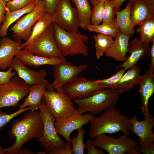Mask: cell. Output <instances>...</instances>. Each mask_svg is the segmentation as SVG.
<instances>
[{
	"label": "cell",
	"instance_id": "6da1fadb",
	"mask_svg": "<svg viewBox=\"0 0 154 154\" xmlns=\"http://www.w3.org/2000/svg\"><path fill=\"white\" fill-rule=\"evenodd\" d=\"M31 111L26 114L21 120H15L12 122L9 134L15 139V142L11 146L3 148L5 154H18L29 140L33 138L38 139L41 137L43 122L40 112Z\"/></svg>",
	"mask_w": 154,
	"mask_h": 154
},
{
	"label": "cell",
	"instance_id": "7a4b0ae2",
	"mask_svg": "<svg viewBox=\"0 0 154 154\" xmlns=\"http://www.w3.org/2000/svg\"><path fill=\"white\" fill-rule=\"evenodd\" d=\"M90 122L89 134L92 138L102 134L119 131L129 137L131 133L132 123L129 116L124 115L115 107L106 110L100 116H93Z\"/></svg>",
	"mask_w": 154,
	"mask_h": 154
},
{
	"label": "cell",
	"instance_id": "3957f363",
	"mask_svg": "<svg viewBox=\"0 0 154 154\" xmlns=\"http://www.w3.org/2000/svg\"><path fill=\"white\" fill-rule=\"evenodd\" d=\"M120 94L116 89L103 88L93 91L84 98L73 101L78 105L77 109L78 113L82 114L90 112L93 115L115 107L119 100Z\"/></svg>",
	"mask_w": 154,
	"mask_h": 154
},
{
	"label": "cell",
	"instance_id": "277c9868",
	"mask_svg": "<svg viewBox=\"0 0 154 154\" xmlns=\"http://www.w3.org/2000/svg\"><path fill=\"white\" fill-rule=\"evenodd\" d=\"M54 37L57 46L63 56L81 54L86 57L88 54L85 44L89 40L87 35L79 31H67L52 23Z\"/></svg>",
	"mask_w": 154,
	"mask_h": 154
},
{
	"label": "cell",
	"instance_id": "5b68a950",
	"mask_svg": "<svg viewBox=\"0 0 154 154\" xmlns=\"http://www.w3.org/2000/svg\"><path fill=\"white\" fill-rule=\"evenodd\" d=\"M94 139L92 141L94 145L109 154H141L137 142L124 134L114 138L102 134Z\"/></svg>",
	"mask_w": 154,
	"mask_h": 154
},
{
	"label": "cell",
	"instance_id": "8992f818",
	"mask_svg": "<svg viewBox=\"0 0 154 154\" xmlns=\"http://www.w3.org/2000/svg\"><path fill=\"white\" fill-rule=\"evenodd\" d=\"M43 98L48 110L56 120L65 119L78 113L72 100L62 90H46Z\"/></svg>",
	"mask_w": 154,
	"mask_h": 154
},
{
	"label": "cell",
	"instance_id": "52a82bcc",
	"mask_svg": "<svg viewBox=\"0 0 154 154\" xmlns=\"http://www.w3.org/2000/svg\"><path fill=\"white\" fill-rule=\"evenodd\" d=\"M31 86L18 76L12 77L7 83L0 84V109L16 106L28 94Z\"/></svg>",
	"mask_w": 154,
	"mask_h": 154
},
{
	"label": "cell",
	"instance_id": "ba28073f",
	"mask_svg": "<svg viewBox=\"0 0 154 154\" xmlns=\"http://www.w3.org/2000/svg\"><path fill=\"white\" fill-rule=\"evenodd\" d=\"M39 109L43 122L42 134L38 139L40 145L47 152L54 148H63L65 143L59 137L56 129V119L48 110L43 98Z\"/></svg>",
	"mask_w": 154,
	"mask_h": 154
},
{
	"label": "cell",
	"instance_id": "9c48e42d",
	"mask_svg": "<svg viewBox=\"0 0 154 154\" xmlns=\"http://www.w3.org/2000/svg\"><path fill=\"white\" fill-rule=\"evenodd\" d=\"M46 13L44 0H39L31 12L17 20L8 31L12 32L13 37L15 40L26 41L31 35L34 24Z\"/></svg>",
	"mask_w": 154,
	"mask_h": 154
},
{
	"label": "cell",
	"instance_id": "30bf717a",
	"mask_svg": "<svg viewBox=\"0 0 154 154\" xmlns=\"http://www.w3.org/2000/svg\"><path fill=\"white\" fill-rule=\"evenodd\" d=\"M88 67L86 64L74 66L71 62L67 60L53 66L54 80L49 84L47 90H62L64 85L76 80L79 74Z\"/></svg>",
	"mask_w": 154,
	"mask_h": 154
},
{
	"label": "cell",
	"instance_id": "8fae6325",
	"mask_svg": "<svg viewBox=\"0 0 154 154\" xmlns=\"http://www.w3.org/2000/svg\"><path fill=\"white\" fill-rule=\"evenodd\" d=\"M35 55L48 58H65L59 49L55 40L52 23L38 39L26 48Z\"/></svg>",
	"mask_w": 154,
	"mask_h": 154
},
{
	"label": "cell",
	"instance_id": "7c38bea8",
	"mask_svg": "<svg viewBox=\"0 0 154 154\" xmlns=\"http://www.w3.org/2000/svg\"><path fill=\"white\" fill-rule=\"evenodd\" d=\"M70 0H61L51 15L52 23L67 31L77 32L80 24L76 8Z\"/></svg>",
	"mask_w": 154,
	"mask_h": 154
},
{
	"label": "cell",
	"instance_id": "4fadbf2b",
	"mask_svg": "<svg viewBox=\"0 0 154 154\" xmlns=\"http://www.w3.org/2000/svg\"><path fill=\"white\" fill-rule=\"evenodd\" d=\"M109 88L84 77L78 76L73 82L64 85L62 90L72 100L81 99L88 96L93 91L102 88Z\"/></svg>",
	"mask_w": 154,
	"mask_h": 154
},
{
	"label": "cell",
	"instance_id": "5bb4252c",
	"mask_svg": "<svg viewBox=\"0 0 154 154\" xmlns=\"http://www.w3.org/2000/svg\"><path fill=\"white\" fill-rule=\"evenodd\" d=\"M93 116L90 113L82 115L78 113L65 119L56 120L54 125L58 134L63 137L66 141L70 142L71 133L87 124Z\"/></svg>",
	"mask_w": 154,
	"mask_h": 154
},
{
	"label": "cell",
	"instance_id": "9a60e30c",
	"mask_svg": "<svg viewBox=\"0 0 154 154\" xmlns=\"http://www.w3.org/2000/svg\"><path fill=\"white\" fill-rule=\"evenodd\" d=\"M132 123L131 133L137 135L140 139V147L154 143V134L152 129L154 126V117L149 114L146 119L139 121L137 116L134 115L130 119Z\"/></svg>",
	"mask_w": 154,
	"mask_h": 154
},
{
	"label": "cell",
	"instance_id": "2e32d148",
	"mask_svg": "<svg viewBox=\"0 0 154 154\" xmlns=\"http://www.w3.org/2000/svg\"><path fill=\"white\" fill-rule=\"evenodd\" d=\"M131 2L130 17L134 27L154 17V0H135Z\"/></svg>",
	"mask_w": 154,
	"mask_h": 154
},
{
	"label": "cell",
	"instance_id": "e0dca14e",
	"mask_svg": "<svg viewBox=\"0 0 154 154\" xmlns=\"http://www.w3.org/2000/svg\"><path fill=\"white\" fill-rule=\"evenodd\" d=\"M21 41H16L5 37L0 40V68L5 70L11 67L14 57L23 48Z\"/></svg>",
	"mask_w": 154,
	"mask_h": 154
},
{
	"label": "cell",
	"instance_id": "ac0fdd59",
	"mask_svg": "<svg viewBox=\"0 0 154 154\" xmlns=\"http://www.w3.org/2000/svg\"><path fill=\"white\" fill-rule=\"evenodd\" d=\"M150 48L149 44L143 42L140 39H134L128 45L127 52L130 55L116 70L121 68L125 71L129 69L143 57L149 56Z\"/></svg>",
	"mask_w": 154,
	"mask_h": 154
},
{
	"label": "cell",
	"instance_id": "d6986e66",
	"mask_svg": "<svg viewBox=\"0 0 154 154\" xmlns=\"http://www.w3.org/2000/svg\"><path fill=\"white\" fill-rule=\"evenodd\" d=\"M139 85L141 104V109L144 119H146L150 114L148 110L149 101L154 92L153 72L149 70L145 74L141 75Z\"/></svg>",
	"mask_w": 154,
	"mask_h": 154
},
{
	"label": "cell",
	"instance_id": "ffe728a7",
	"mask_svg": "<svg viewBox=\"0 0 154 154\" xmlns=\"http://www.w3.org/2000/svg\"><path fill=\"white\" fill-rule=\"evenodd\" d=\"M11 67L19 77L31 85L42 82L46 79L47 75V72L44 69L37 71L29 69L15 56L12 59Z\"/></svg>",
	"mask_w": 154,
	"mask_h": 154
},
{
	"label": "cell",
	"instance_id": "44dd1931",
	"mask_svg": "<svg viewBox=\"0 0 154 154\" xmlns=\"http://www.w3.org/2000/svg\"><path fill=\"white\" fill-rule=\"evenodd\" d=\"M15 56L25 65L35 67L45 65L53 66L67 60L65 58H48L36 56L27 49H22Z\"/></svg>",
	"mask_w": 154,
	"mask_h": 154
},
{
	"label": "cell",
	"instance_id": "7402d4cb",
	"mask_svg": "<svg viewBox=\"0 0 154 154\" xmlns=\"http://www.w3.org/2000/svg\"><path fill=\"white\" fill-rule=\"evenodd\" d=\"M49 83L45 79L39 83L31 85L28 96L19 108H23L29 107L36 110L42 105V101L46 88Z\"/></svg>",
	"mask_w": 154,
	"mask_h": 154
},
{
	"label": "cell",
	"instance_id": "603a6c76",
	"mask_svg": "<svg viewBox=\"0 0 154 154\" xmlns=\"http://www.w3.org/2000/svg\"><path fill=\"white\" fill-rule=\"evenodd\" d=\"M131 37L119 32L115 38L113 45L104 54L107 57L112 58L116 61L124 62L127 58L126 54L128 51L129 40Z\"/></svg>",
	"mask_w": 154,
	"mask_h": 154
},
{
	"label": "cell",
	"instance_id": "cb8c5ba5",
	"mask_svg": "<svg viewBox=\"0 0 154 154\" xmlns=\"http://www.w3.org/2000/svg\"><path fill=\"white\" fill-rule=\"evenodd\" d=\"M124 73L114 88L120 94L128 92L139 85L141 75L140 68L137 64L133 66Z\"/></svg>",
	"mask_w": 154,
	"mask_h": 154
},
{
	"label": "cell",
	"instance_id": "d4e9b609",
	"mask_svg": "<svg viewBox=\"0 0 154 154\" xmlns=\"http://www.w3.org/2000/svg\"><path fill=\"white\" fill-rule=\"evenodd\" d=\"M131 2L129 1L125 8L122 10H115L117 25L119 31L126 35L132 36L135 31L130 17Z\"/></svg>",
	"mask_w": 154,
	"mask_h": 154
},
{
	"label": "cell",
	"instance_id": "484cf974",
	"mask_svg": "<svg viewBox=\"0 0 154 154\" xmlns=\"http://www.w3.org/2000/svg\"><path fill=\"white\" fill-rule=\"evenodd\" d=\"M52 23L51 15L47 13L38 19L32 27V33L29 38L22 44L23 48H26L41 37Z\"/></svg>",
	"mask_w": 154,
	"mask_h": 154
},
{
	"label": "cell",
	"instance_id": "4316f807",
	"mask_svg": "<svg viewBox=\"0 0 154 154\" xmlns=\"http://www.w3.org/2000/svg\"><path fill=\"white\" fill-rule=\"evenodd\" d=\"M36 5V2L34 1L21 9L11 11H5V19L1 26L0 37H6L10 26L22 16L31 12Z\"/></svg>",
	"mask_w": 154,
	"mask_h": 154
},
{
	"label": "cell",
	"instance_id": "83f0119b",
	"mask_svg": "<svg viewBox=\"0 0 154 154\" xmlns=\"http://www.w3.org/2000/svg\"><path fill=\"white\" fill-rule=\"evenodd\" d=\"M75 5L80 27L86 29L90 24L92 9L89 0H70Z\"/></svg>",
	"mask_w": 154,
	"mask_h": 154
},
{
	"label": "cell",
	"instance_id": "f1b7e54d",
	"mask_svg": "<svg viewBox=\"0 0 154 154\" xmlns=\"http://www.w3.org/2000/svg\"><path fill=\"white\" fill-rule=\"evenodd\" d=\"M94 35L96 49L95 55L99 59L113 44L114 40L112 36L99 33Z\"/></svg>",
	"mask_w": 154,
	"mask_h": 154
},
{
	"label": "cell",
	"instance_id": "f546056e",
	"mask_svg": "<svg viewBox=\"0 0 154 154\" xmlns=\"http://www.w3.org/2000/svg\"><path fill=\"white\" fill-rule=\"evenodd\" d=\"M137 30L140 34L141 41L149 44L154 41V17L151 18L140 24Z\"/></svg>",
	"mask_w": 154,
	"mask_h": 154
},
{
	"label": "cell",
	"instance_id": "4dcf8cb0",
	"mask_svg": "<svg viewBox=\"0 0 154 154\" xmlns=\"http://www.w3.org/2000/svg\"><path fill=\"white\" fill-rule=\"evenodd\" d=\"M86 29L90 32L108 35L115 38L119 32L117 25L116 17L111 23L107 24H102L98 25H88Z\"/></svg>",
	"mask_w": 154,
	"mask_h": 154
},
{
	"label": "cell",
	"instance_id": "1f68e13d",
	"mask_svg": "<svg viewBox=\"0 0 154 154\" xmlns=\"http://www.w3.org/2000/svg\"><path fill=\"white\" fill-rule=\"evenodd\" d=\"M85 131L82 127L78 130L77 136L70 139L72 144L71 151L73 154H83L85 145L84 143V137Z\"/></svg>",
	"mask_w": 154,
	"mask_h": 154
},
{
	"label": "cell",
	"instance_id": "d6a6232c",
	"mask_svg": "<svg viewBox=\"0 0 154 154\" xmlns=\"http://www.w3.org/2000/svg\"><path fill=\"white\" fill-rule=\"evenodd\" d=\"M105 0H101L100 2L93 6L91 15L90 25H98L102 22L104 11V5Z\"/></svg>",
	"mask_w": 154,
	"mask_h": 154
},
{
	"label": "cell",
	"instance_id": "836d02e7",
	"mask_svg": "<svg viewBox=\"0 0 154 154\" xmlns=\"http://www.w3.org/2000/svg\"><path fill=\"white\" fill-rule=\"evenodd\" d=\"M125 72L122 68L115 74L108 78L102 80H98L94 81L95 82L107 86L109 88H114V86L117 84Z\"/></svg>",
	"mask_w": 154,
	"mask_h": 154
},
{
	"label": "cell",
	"instance_id": "e575fe53",
	"mask_svg": "<svg viewBox=\"0 0 154 154\" xmlns=\"http://www.w3.org/2000/svg\"><path fill=\"white\" fill-rule=\"evenodd\" d=\"M29 110H33L31 108L29 107L23 108L19 109L16 112L10 114L4 113L0 109V129L7 124L13 118L18 115Z\"/></svg>",
	"mask_w": 154,
	"mask_h": 154
},
{
	"label": "cell",
	"instance_id": "d590c367",
	"mask_svg": "<svg viewBox=\"0 0 154 154\" xmlns=\"http://www.w3.org/2000/svg\"><path fill=\"white\" fill-rule=\"evenodd\" d=\"M110 0H105L102 24L109 23L114 19L115 10L110 3Z\"/></svg>",
	"mask_w": 154,
	"mask_h": 154
},
{
	"label": "cell",
	"instance_id": "8d00e7d4",
	"mask_svg": "<svg viewBox=\"0 0 154 154\" xmlns=\"http://www.w3.org/2000/svg\"><path fill=\"white\" fill-rule=\"evenodd\" d=\"M34 1V0H12L7 3L5 11H11L21 9Z\"/></svg>",
	"mask_w": 154,
	"mask_h": 154
},
{
	"label": "cell",
	"instance_id": "74e56055",
	"mask_svg": "<svg viewBox=\"0 0 154 154\" xmlns=\"http://www.w3.org/2000/svg\"><path fill=\"white\" fill-rule=\"evenodd\" d=\"M70 142L66 141L62 149L54 148L48 152L50 154H72Z\"/></svg>",
	"mask_w": 154,
	"mask_h": 154
},
{
	"label": "cell",
	"instance_id": "f35d334b",
	"mask_svg": "<svg viewBox=\"0 0 154 154\" xmlns=\"http://www.w3.org/2000/svg\"><path fill=\"white\" fill-rule=\"evenodd\" d=\"M13 70L11 67L5 71H0V84L7 82L11 78L15 76L16 72L13 71Z\"/></svg>",
	"mask_w": 154,
	"mask_h": 154
},
{
	"label": "cell",
	"instance_id": "ab89813d",
	"mask_svg": "<svg viewBox=\"0 0 154 154\" xmlns=\"http://www.w3.org/2000/svg\"><path fill=\"white\" fill-rule=\"evenodd\" d=\"M46 13L52 15L61 0H44Z\"/></svg>",
	"mask_w": 154,
	"mask_h": 154
},
{
	"label": "cell",
	"instance_id": "60d3db41",
	"mask_svg": "<svg viewBox=\"0 0 154 154\" xmlns=\"http://www.w3.org/2000/svg\"><path fill=\"white\" fill-rule=\"evenodd\" d=\"M88 154H104V152L102 150L96 148L90 139L87 140L85 144Z\"/></svg>",
	"mask_w": 154,
	"mask_h": 154
},
{
	"label": "cell",
	"instance_id": "b9f144b4",
	"mask_svg": "<svg viewBox=\"0 0 154 154\" xmlns=\"http://www.w3.org/2000/svg\"><path fill=\"white\" fill-rule=\"evenodd\" d=\"M6 2L3 0H0V30L2 23H3L5 19ZM1 38L0 37V40Z\"/></svg>",
	"mask_w": 154,
	"mask_h": 154
},
{
	"label": "cell",
	"instance_id": "7bdbcfd3",
	"mask_svg": "<svg viewBox=\"0 0 154 154\" xmlns=\"http://www.w3.org/2000/svg\"><path fill=\"white\" fill-rule=\"evenodd\" d=\"M141 154H153L154 153V143L140 147Z\"/></svg>",
	"mask_w": 154,
	"mask_h": 154
},
{
	"label": "cell",
	"instance_id": "ee69618b",
	"mask_svg": "<svg viewBox=\"0 0 154 154\" xmlns=\"http://www.w3.org/2000/svg\"><path fill=\"white\" fill-rule=\"evenodd\" d=\"M127 0H110V1L116 10L119 11L120 10V7L123 3ZM128 0L132 1L135 0Z\"/></svg>",
	"mask_w": 154,
	"mask_h": 154
},
{
	"label": "cell",
	"instance_id": "f6af8a7d",
	"mask_svg": "<svg viewBox=\"0 0 154 154\" xmlns=\"http://www.w3.org/2000/svg\"><path fill=\"white\" fill-rule=\"evenodd\" d=\"M151 43L152 44L150 47L149 55L151 58V65L149 70L150 72H153L154 68V41Z\"/></svg>",
	"mask_w": 154,
	"mask_h": 154
},
{
	"label": "cell",
	"instance_id": "bcb514c9",
	"mask_svg": "<svg viewBox=\"0 0 154 154\" xmlns=\"http://www.w3.org/2000/svg\"><path fill=\"white\" fill-rule=\"evenodd\" d=\"M18 154H33L34 153H33L27 149H22L21 148L19 151Z\"/></svg>",
	"mask_w": 154,
	"mask_h": 154
},
{
	"label": "cell",
	"instance_id": "7dc6e473",
	"mask_svg": "<svg viewBox=\"0 0 154 154\" xmlns=\"http://www.w3.org/2000/svg\"><path fill=\"white\" fill-rule=\"evenodd\" d=\"M90 4L94 6L98 4L101 0H89Z\"/></svg>",
	"mask_w": 154,
	"mask_h": 154
},
{
	"label": "cell",
	"instance_id": "c3c4849f",
	"mask_svg": "<svg viewBox=\"0 0 154 154\" xmlns=\"http://www.w3.org/2000/svg\"><path fill=\"white\" fill-rule=\"evenodd\" d=\"M48 152L45 151V150L44 151H39L37 153V154H47Z\"/></svg>",
	"mask_w": 154,
	"mask_h": 154
},
{
	"label": "cell",
	"instance_id": "681fc988",
	"mask_svg": "<svg viewBox=\"0 0 154 154\" xmlns=\"http://www.w3.org/2000/svg\"><path fill=\"white\" fill-rule=\"evenodd\" d=\"M3 148L0 147V154H5Z\"/></svg>",
	"mask_w": 154,
	"mask_h": 154
},
{
	"label": "cell",
	"instance_id": "f907efd6",
	"mask_svg": "<svg viewBox=\"0 0 154 154\" xmlns=\"http://www.w3.org/2000/svg\"><path fill=\"white\" fill-rule=\"evenodd\" d=\"M4 1H5V2H6V3H7L11 1L12 0H3Z\"/></svg>",
	"mask_w": 154,
	"mask_h": 154
},
{
	"label": "cell",
	"instance_id": "816d5d0a",
	"mask_svg": "<svg viewBox=\"0 0 154 154\" xmlns=\"http://www.w3.org/2000/svg\"><path fill=\"white\" fill-rule=\"evenodd\" d=\"M37 4L38 3L39 0H34Z\"/></svg>",
	"mask_w": 154,
	"mask_h": 154
}]
</instances>
